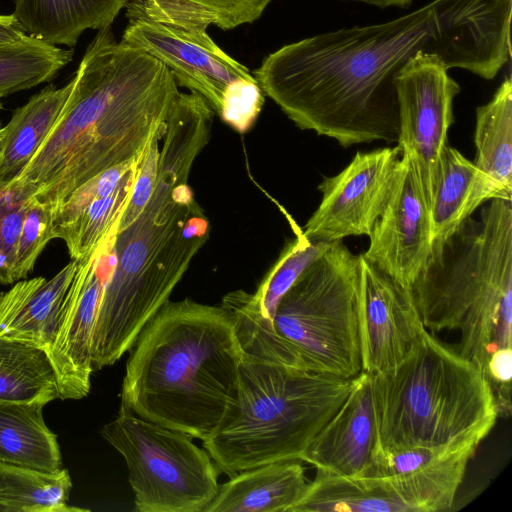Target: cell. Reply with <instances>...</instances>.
Listing matches in <instances>:
<instances>
[{
	"instance_id": "obj_1",
	"label": "cell",
	"mask_w": 512,
	"mask_h": 512,
	"mask_svg": "<svg viewBox=\"0 0 512 512\" xmlns=\"http://www.w3.org/2000/svg\"><path fill=\"white\" fill-rule=\"evenodd\" d=\"M512 0H432L388 22L282 46L252 74L303 130L342 147L398 141L396 74L418 53L493 79L510 60Z\"/></svg>"
},
{
	"instance_id": "obj_2",
	"label": "cell",
	"mask_w": 512,
	"mask_h": 512,
	"mask_svg": "<svg viewBox=\"0 0 512 512\" xmlns=\"http://www.w3.org/2000/svg\"><path fill=\"white\" fill-rule=\"evenodd\" d=\"M179 94L164 63L116 41L111 27L98 30L59 119L6 190L55 209L92 177L144 154L164 135Z\"/></svg>"
},
{
	"instance_id": "obj_3",
	"label": "cell",
	"mask_w": 512,
	"mask_h": 512,
	"mask_svg": "<svg viewBox=\"0 0 512 512\" xmlns=\"http://www.w3.org/2000/svg\"><path fill=\"white\" fill-rule=\"evenodd\" d=\"M129 351L120 406L141 418L203 441L237 404L244 353L222 306L169 300Z\"/></svg>"
},
{
	"instance_id": "obj_4",
	"label": "cell",
	"mask_w": 512,
	"mask_h": 512,
	"mask_svg": "<svg viewBox=\"0 0 512 512\" xmlns=\"http://www.w3.org/2000/svg\"><path fill=\"white\" fill-rule=\"evenodd\" d=\"M105 237L111 268L92 338V369L117 362L169 301L201 247L209 222L187 183L156 182L149 202L127 228Z\"/></svg>"
},
{
	"instance_id": "obj_5",
	"label": "cell",
	"mask_w": 512,
	"mask_h": 512,
	"mask_svg": "<svg viewBox=\"0 0 512 512\" xmlns=\"http://www.w3.org/2000/svg\"><path fill=\"white\" fill-rule=\"evenodd\" d=\"M486 203L432 245L411 287L424 327L459 332L458 353L484 373L492 353L512 347V200Z\"/></svg>"
},
{
	"instance_id": "obj_6",
	"label": "cell",
	"mask_w": 512,
	"mask_h": 512,
	"mask_svg": "<svg viewBox=\"0 0 512 512\" xmlns=\"http://www.w3.org/2000/svg\"><path fill=\"white\" fill-rule=\"evenodd\" d=\"M369 375L373 452L476 449L499 414L485 373L427 329L397 365Z\"/></svg>"
},
{
	"instance_id": "obj_7",
	"label": "cell",
	"mask_w": 512,
	"mask_h": 512,
	"mask_svg": "<svg viewBox=\"0 0 512 512\" xmlns=\"http://www.w3.org/2000/svg\"><path fill=\"white\" fill-rule=\"evenodd\" d=\"M359 255L332 242L279 301L269 323L235 306L243 353L264 361L354 378L362 372L358 321Z\"/></svg>"
},
{
	"instance_id": "obj_8",
	"label": "cell",
	"mask_w": 512,
	"mask_h": 512,
	"mask_svg": "<svg viewBox=\"0 0 512 512\" xmlns=\"http://www.w3.org/2000/svg\"><path fill=\"white\" fill-rule=\"evenodd\" d=\"M354 382L355 377L315 373L244 354L237 404L202 441L203 448L230 477L272 462L300 460Z\"/></svg>"
},
{
	"instance_id": "obj_9",
	"label": "cell",
	"mask_w": 512,
	"mask_h": 512,
	"mask_svg": "<svg viewBox=\"0 0 512 512\" xmlns=\"http://www.w3.org/2000/svg\"><path fill=\"white\" fill-rule=\"evenodd\" d=\"M102 437L124 458L138 512H203L218 492L219 469L192 437L120 406Z\"/></svg>"
},
{
	"instance_id": "obj_10",
	"label": "cell",
	"mask_w": 512,
	"mask_h": 512,
	"mask_svg": "<svg viewBox=\"0 0 512 512\" xmlns=\"http://www.w3.org/2000/svg\"><path fill=\"white\" fill-rule=\"evenodd\" d=\"M121 41L164 63L178 86L202 96L219 114L226 87L252 72L208 35L215 17L185 0H130Z\"/></svg>"
},
{
	"instance_id": "obj_11",
	"label": "cell",
	"mask_w": 512,
	"mask_h": 512,
	"mask_svg": "<svg viewBox=\"0 0 512 512\" xmlns=\"http://www.w3.org/2000/svg\"><path fill=\"white\" fill-rule=\"evenodd\" d=\"M475 450L465 449L414 472L340 476L317 469L290 512H438L451 508Z\"/></svg>"
},
{
	"instance_id": "obj_12",
	"label": "cell",
	"mask_w": 512,
	"mask_h": 512,
	"mask_svg": "<svg viewBox=\"0 0 512 512\" xmlns=\"http://www.w3.org/2000/svg\"><path fill=\"white\" fill-rule=\"evenodd\" d=\"M448 69L440 56L421 52L409 59L394 79L399 110L397 143L418 176L428 207L454 121L453 99L461 89Z\"/></svg>"
},
{
	"instance_id": "obj_13",
	"label": "cell",
	"mask_w": 512,
	"mask_h": 512,
	"mask_svg": "<svg viewBox=\"0 0 512 512\" xmlns=\"http://www.w3.org/2000/svg\"><path fill=\"white\" fill-rule=\"evenodd\" d=\"M401 149L357 152L339 174L318 186L322 200L304 226L310 240L335 242L369 236L383 213L397 181Z\"/></svg>"
},
{
	"instance_id": "obj_14",
	"label": "cell",
	"mask_w": 512,
	"mask_h": 512,
	"mask_svg": "<svg viewBox=\"0 0 512 512\" xmlns=\"http://www.w3.org/2000/svg\"><path fill=\"white\" fill-rule=\"evenodd\" d=\"M358 321L362 372L391 369L426 328L410 288L359 255Z\"/></svg>"
},
{
	"instance_id": "obj_15",
	"label": "cell",
	"mask_w": 512,
	"mask_h": 512,
	"mask_svg": "<svg viewBox=\"0 0 512 512\" xmlns=\"http://www.w3.org/2000/svg\"><path fill=\"white\" fill-rule=\"evenodd\" d=\"M109 263L98 246L78 261L47 354L54 369L58 398L78 400L91 387L92 338Z\"/></svg>"
},
{
	"instance_id": "obj_16",
	"label": "cell",
	"mask_w": 512,
	"mask_h": 512,
	"mask_svg": "<svg viewBox=\"0 0 512 512\" xmlns=\"http://www.w3.org/2000/svg\"><path fill=\"white\" fill-rule=\"evenodd\" d=\"M369 238L363 257L411 289L431 254L433 239L428 204L418 176L404 156L392 194Z\"/></svg>"
},
{
	"instance_id": "obj_17",
	"label": "cell",
	"mask_w": 512,
	"mask_h": 512,
	"mask_svg": "<svg viewBox=\"0 0 512 512\" xmlns=\"http://www.w3.org/2000/svg\"><path fill=\"white\" fill-rule=\"evenodd\" d=\"M376 427L370 375L361 372L345 401L300 460L340 476H356L371 460Z\"/></svg>"
},
{
	"instance_id": "obj_18",
	"label": "cell",
	"mask_w": 512,
	"mask_h": 512,
	"mask_svg": "<svg viewBox=\"0 0 512 512\" xmlns=\"http://www.w3.org/2000/svg\"><path fill=\"white\" fill-rule=\"evenodd\" d=\"M77 266L78 261L71 260L49 280L23 279L0 292V336L36 345L47 353Z\"/></svg>"
},
{
	"instance_id": "obj_19",
	"label": "cell",
	"mask_w": 512,
	"mask_h": 512,
	"mask_svg": "<svg viewBox=\"0 0 512 512\" xmlns=\"http://www.w3.org/2000/svg\"><path fill=\"white\" fill-rule=\"evenodd\" d=\"M494 198L512 200L474 162L446 145L429 206L433 244L446 240L465 219Z\"/></svg>"
},
{
	"instance_id": "obj_20",
	"label": "cell",
	"mask_w": 512,
	"mask_h": 512,
	"mask_svg": "<svg viewBox=\"0 0 512 512\" xmlns=\"http://www.w3.org/2000/svg\"><path fill=\"white\" fill-rule=\"evenodd\" d=\"M297 461L272 462L231 476L203 512H289L309 483Z\"/></svg>"
},
{
	"instance_id": "obj_21",
	"label": "cell",
	"mask_w": 512,
	"mask_h": 512,
	"mask_svg": "<svg viewBox=\"0 0 512 512\" xmlns=\"http://www.w3.org/2000/svg\"><path fill=\"white\" fill-rule=\"evenodd\" d=\"M128 0H15L24 31L52 45L74 47L89 29L111 27Z\"/></svg>"
},
{
	"instance_id": "obj_22",
	"label": "cell",
	"mask_w": 512,
	"mask_h": 512,
	"mask_svg": "<svg viewBox=\"0 0 512 512\" xmlns=\"http://www.w3.org/2000/svg\"><path fill=\"white\" fill-rule=\"evenodd\" d=\"M73 86L49 85L18 107L3 127L0 190H6L27 167L59 119Z\"/></svg>"
},
{
	"instance_id": "obj_23",
	"label": "cell",
	"mask_w": 512,
	"mask_h": 512,
	"mask_svg": "<svg viewBox=\"0 0 512 512\" xmlns=\"http://www.w3.org/2000/svg\"><path fill=\"white\" fill-rule=\"evenodd\" d=\"M44 406L0 401V462L50 473L62 469L57 435L45 424Z\"/></svg>"
},
{
	"instance_id": "obj_24",
	"label": "cell",
	"mask_w": 512,
	"mask_h": 512,
	"mask_svg": "<svg viewBox=\"0 0 512 512\" xmlns=\"http://www.w3.org/2000/svg\"><path fill=\"white\" fill-rule=\"evenodd\" d=\"M289 221L295 238L284 247L255 293L243 290L230 292L223 297L222 303L239 307L267 323L270 322L281 298L301 273L332 243L308 239L293 219L289 217Z\"/></svg>"
},
{
	"instance_id": "obj_25",
	"label": "cell",
	"mask_w": 512,
	"mask_h": 512,
	"mask_svg": "<svg viewBox=\"0 0 512 512\" xmlns=\"http://www.w3.org/2000/svg\"><path fill=\"white\" fill-rule=\"evenodd\" d=\"M474 164L512 199V80L508 76L493 98L476 109Z\"/></svg>"
},
{
	"instance_id": "obj_26",
	"label": "cell",
	"mask_w": 512,
	"mask_h": 512,
	"mask_svg": "<svg viewBox=\"0 0 512 512\" xmlns=\"http://www.w3.org/2000/svg\"><path fill=\"white\" fill-rule=\"evenodd\" d=\"M57 398V379L46 351L0 336V401L46 405Z\"/></svg>"
},
{
	"instance_id": "obj_27",
	"label": "cell",
	"mask_w": 512,
	"mask_h": 512,
	"mask_svg": "<svg viewBox=\"0 0 512 512\" xmlns=\"http://www.w3.org/2000/svg\"><path fill=\"white\" fill-rule=\"evenodd\" d=\"M72 481L67 469L44 472L0 462V512H81L67 504Z\"/></svg>"
},
{
	"instance_id": "obj_28",
	"label": "cell",
	"mask_w": 512,
	"mask_h": 512,
	"mask_svg": "<svg viewBox=\"0 0 512 512\" xmlns=\"http://www.w3.org/2000/svg\"><path fill=\"white\" fill-rule=\"evenodd\" d=\"M72 58L73 50L31 35L0 46V98L51 80Z\"/></svg>"
},
{
	"instance_id": "obj_29",
	"label": "cell",
	"mask_w": 512,
	"mask_h": 512,
	"mask_svg": "<svg viewBox=\"0 0 512 512\" xmlns=\"http://www.w3.org/2000/svg\"><path fill=\"white\" fill-rule=\"evenodd\" d=\"M136 175L112 194L94 198L72 221L52 229V238L65 242L71 260L88 257L108 235L130 199Z\"/></svg>"
},
{
	"instance_id": "obj_30",
	"label": "cell",
	"mask_w": 512,
	"mask_h": 512,
	"mask_svg": "<svg viewBox=\"0 0 512 512\" xmlns=\"http://www.w3.org/2000/svg\"><path fill=\"white\" fill-rule=\"evenodd\" d=\"M54 207L35 197L27 199V209L17 242L14 281L26 279L41 252L52 240Z\"/></svg>"
},
{
	"instance_id": "obj_31",
	"label": "cell",
	"mask_w": 512,
	"mask_h": 512,
	"mask_svg": "<svg viewBox=\"0 0 512 512\" xmlns=\"http://www.w3.org/2000/svg\"><path fill=\"white\" fill-rule=\"evenodd\" d=\"M264 104V93L257 80L239 79L229 84L223 94L219 116L239 133L255 123Z\"/></svg>"
},
{
	"instance_id": "obj_32",
	"label": "cell",
	"mask_w": 512,
	"mask_h": 512,
	"mask_svg": "<svg viewBox=\"0 0 512 512\" xmlns=\"http://www.w3.org/2000/svg\"><path fill=\"white\" fill-rule=\"evenodd\" d=\"M465 449L475 448L431 449L410 447L391 451H375L372 453L367 466L356 476L388 477L411 473L438 459Z\"/></svg>"
},
{
	"instance_id": "obj_33",
	"label": "cell",
	"mask_w": 512,
	"mask_h": 512,
	"mask_svg": "<svg viewBox=\"0 0 512 512\" xmlns=\"http://www.w3.org/2000/svg\"><path fill=\"white\" fill-rule=\"evenodd\" d=\"M26 209L27 200L0 190V285L15 283L16 248Z\"/></svg>"
},
{
	"instance_id": "obj_34",
	"label": "cell",
	"mask_w": 512,
	"mask_h": 512,
	"mask_svg": "<svg viewBox=\"0 0 512 512\" xmlns=\"http://www.w3.org/2000/svg\"><path fill=\"white\" fill-rule=\"evenodd\" d=\"M163 135H157L147 147L137 175L133 182L130 199L118 220L116 232L132 224L149 202L155 189L159 159V141Z\"/></svg>"
},
{
	"instance_id": "obj_35",
	"label": "cell",
	"mask_w": 512,
	"mask_h": 512,
	"mask_svg": "<svg viewBox=\"0 0 512 512\" xmlns=\"http://www.w3.org/2000/svg\"><path fill=\"white\" fill-rule=\"evenodd\" d=\"M208 10L215 26L231 30L259 19L271 0H185Z\"/></svg>"
},
{
	"instance_id": "obj_36",
	"label": "cell",
	"mask_w": 512,
	"mask_h": 512,
	"mask_svg": "<svg viewBox=\"0 0 512 512\" xmlns=\"http://www.w3.org/2000/svg\"><path fill=\"white\" fill-rule=\"evenodd\" d=\"M28 36L13 14L0 15V46L19 42Z\"/></svg>"
},
{
	"instance_id": "obj_37",
	"label": "cell",
	"mask_w": 512,
	"mask_h": 512,
	"mask_svg": "<svg viewBox=\"0 0 512 512\" xmlns=\"http://www.w3.org/2000/svg\"><path fill=\"white\" fill-rule=\"evenodd\" d=\"M345 1L363 2L366 4L374 5L381 9H384V8H387L390 6H397L400 8H408L412 4V0H345Z\"/></svg>"
},
{
	"instance_id": "obj_38",
	"label": "cell",
	"mask_w": 512,
	"mask_h": 512,
	"mask_svg": "<svg viewBox=\"0 0 512 512\" xmlns=\"http://www.w3.org/2000/svg\"><path fill=\"white\" fill-rule=\"evenodd\" d=\"M2 109V103H1V98H0V111ZM2 138H3V127H0V148H1V144H2Z\"/></svg>"
}]
</instances>
